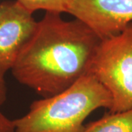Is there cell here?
Returning <instances> with one entry per match:
<instances>
[{
  "label": "cell",
  "instance_id": "cell-3",
  "mask_svg": "<svg viewBox=\"0 0 132 132\" xmlns=\"http://www.w3.org/2000/svg\"><path fill=\"white\" fill-rule=\"evenodd\" d=\"M89 73L111 95L109 112L132 109V23L122 32L101 40Z\"/></svg>",
  "mask_w": 132,
  "mask_h": 132
},
{
  "label": "cell",
  "instance_id": "cell-8",
  "mask_svg": "<svg viewBox=\"0 0 132 132\" xmlns=\"http://www.w3.org/2000/svg\"><path fill=\"white\" fill-rule=\"evenodd\" d=\"M0 132H15L13 120H11L0 112Z\"/></svg>",
  "mask_w": 132,
  "mask_h": 132
},
{
  "label": "cell",
  "instance_id": "cell-9",
  "mask_svg": "<svg viewBox=\"0 0 132 132\" xmlns=\"http://www.w3.org/2000/svg\"><path fill=\"white\" fill-rule=\"evenodd\" d=\"M7 98V89L5 85V79L0 76V107L4 104Z\"/></svg>",
  "mask_w": 132,
  "mask_h": 132
},
{
  "label": "cell",
  "instance_id": "cell-5",
  "mask_svg": "<svg viewBox=\"0 0 132 132\" xmlns=\"http://www.w3.org/2000/svg\"><path fill=\"white\" fill-rule=\"evenodd\" d=\"M33 13L18 2L0 3V76L11 71L35 30Z\"/></svg>",
  "mask_w": 132,
  "mask_h": 132
},
{
  "label": "cell",
  "instance_id": "cell-4",
  "mask_svg": "<svg viewBox=\"0 0 132 132\" xmlns=\"http://www.w3.org/2000/svg\"><path fill=\"white\" fill-rule=\"evenodd\" d=\"M65 13L87 24L101 40L132 23V0H65Z\"/></svg>",
  "mask_w": 132,
  "mask_h": 132
},
{
  "label": "cell",
  "instance_id": "cell-6",
  "mask_svg": "<svg viewBox=\"0 0 132 132\" xmlns=\"http://www.w3.org/2000/svg\"><path fill=\"white\" fill-rule=\"evenodd\" d=\"M81 132H132V109L106 114L98 120L85 124Z\"/></svg>",
  "mask_w": 132,
  "mask_h": 132
},
{
  "label": "cell",
  "instance_id": "cell-7",
  "mask_svg": "<svg viewBox=\"0 0 132 132\" xmlns=\"http://www.w3.org/2000/svg\"><path fill=\"white\" fill-rule=\"evenodd\" d=\"M24 8L34 13L37 10L65 13V0H15Z\"/></svg>",
  "mask_w": 132,
  "mask_h": 132
},
{
  "label": "cell",
  "instance_id": "cell-1",
  "mask_svg": "<svg viewBox=\"0 0 132 132\" xmlns=\"http://www.w3.org/2000/svg\"><path fill=\"white\" fill-rule=\"evenodd\" d=\"M46 12L11 69L15 79L43 98L58 94L90 72L101 39L77 19Z\"/></svg>",
  "mask_w": 132,
  "mask_h": 132
},
{
  "label": "cell",
  "instance_id": "cell-2",
  "mask_svg": "<svg viewBox=\"0 0 132 132\" xmlns=\"http://www.w3.org/2000/svg\"><path fill=\"white\" fill-rule=\"evenodd\" d=\"M109 91L88 73L58 94L35 101L13 120L15 132H81L85 120L99 108L110 109Z\"/></svg>",
  "mask_w": 132,
  "mask_h": 132
}]
</instances>
